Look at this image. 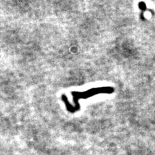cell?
<instances>
[{
	"instance_id": "6da1fadb",
	"label": "cell",
	"mask_w": 155,
	"mask_h": 155,
	"mask_svg": "<svg viewBox=\"0 0 155 155\" xmlns=\"http://www.w3.org/2000/svg\"><path fill=\"white\" fill-rule=\"evenodd\" d=\"M114 92V88L112 86H104L99 87V88H91L87 91L84 92H73V96L74 98V101L76 103V106L70 110V111L75 112L78 111L80 108V105L78 104V99H88L89 97L95 96L98 94H111Z\"/></svg>"
},
{
	"instance_id": "7a4b0ae2",
	"label": "cell",
	"mask_w": 155,
	"mask_h": 155,
	"mask_svg": "<svg viewBox=\"0 0 155 155\" xmlns=\"http://www.w3.org/2000/svg\"><path fill=\"white\" fill-rule=\"evenodd\" d=\"M139 9H140L141 10H142V11H144V10H146V8H147V7H146V4L144 2L139 3Z\"/></svg>"
}]
</instances>
